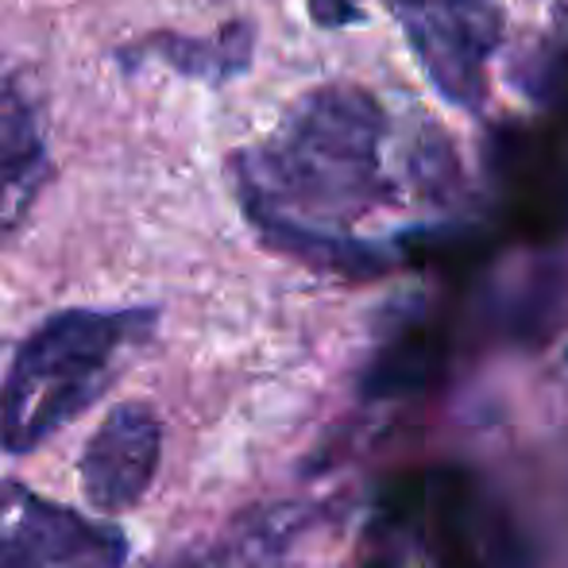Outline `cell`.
I'll list each match as a JSON object with an SVG mask.
<instances>
[{
  "instance_id": "1",
  "label": "cell",
  "mask_w": 568,
  "mask_h": 568,
  "mask_svg": "<svg viewBox=\"0 0 568 568\" xmlns=\"http://www.w3.org/2000/svg\"><path fill=\"white\" fill-rule=\"evenodd\" d=\"M229 174L247 225L275 252L344 278L395 267L398 244L356 236L398 197L390 116L364 85L306 90L260 143L229 159Z\"/></svg>"
},
{
  "instance_id": "2",
  "label": "cell",
  "mask_w": 568,
  "mask_h": 568,
  "mask_svg": "<svg viewBox=\"0 0 568 568\" xmlns=\"http://www.w3.org/2000/svg\"><path fill=\"white\" fill-rule=\"evenodd\" d=\"M159 310H59L16 348L0 383V449L23 456L67 429L155 337Z\"/></svg>"
},
{
  "instance_id": "3",
  "label": "cell",
  "mask_w": 568,
  "mask_h": 568,
  "mask_svg": "<svg viewBox=\"0 0 568 568\" xmlns=\"http://www.w3.org/2000/svg\"><path fill=\"white\" fill-rule=\"evenodd\" d=\"M383 510L414 526L442 568H530L523 534L491 491L464 468L398 479Z\"/></svg>"
},
{
  "instance_id": "4",
  "label": "cell",
  "mask_w": 568,
  "mask_h": 568,
  "mask_svg": "<svg viewBox=\"0 0 568 568\" xmlns=\"http://www.w3.org/2000/svg\"><path fill=\"white\" fill-rule=\"evenodd\" d=\"M484 174L503 236L557 244L568 236V132L541 116L491 128Z\"/></svg>"
},
{
  "instance_id": "5",
  "label": "cell",
  "mask_w": 568,
  "mask_h": 568,
  "mask_svg": "<svg viewBox=\"0 0 568 568\" xmlns=\"http://www.w3.org/2000/svg\"><path fill=\"white\" fill-rule=\"evenodd\" d=\"M418 67L449 105L479 113L491 90V59L507 16L495 0H383Z\"/></svg>"
},
{
  "instance_id": "6",
  "label": "cell",
  "mask_w": 568,
  "mask_h": 568,
  "mask_svg": "<svg viewBox=\"0 0 568 568\" xmlns=\"http://www.w3.org/2000/svg\"><path fill=\"white\" fill-rule=\"evenodd\" d=\"M128 538L43 499L23 484H0V568H124Z\"/></svg>"
},
{
  "instance_id": "7",
  "label": "cell",
  "mask_w": 568,
  "mask_h": 568,
  "mask_svg": "<svg viewBox=\"0 0 568 568\" xmlns=\"http://www.w3.org/2000/svg\"><path fill=\"white\" fill-rule=\"evenodd\" d=\"M163 456V426L148 403H120L82 453V495L93 510H128L143 499Z\"/></svg>"
},
{
  "instance_id": "8",
  "label": "cell",
  "mask_w": 568,
  "mask_h": 568,
  "mask_svg": "<svg viewBox=\"0 0 568 568\" xmlns=\"http://www.w3.org/2000/svg\"><path fill=\"white\" fill-rule=\"evenodd\" d=\"M51 179L43 113L20 74H0V240L20 229Z\"/></svg>"
},
{
  "instance_id": "9",
  "label": "cell",
  "mask_w": 568,
  "mask_h": 568,
  "mask_svg": "<svg viewBox=\"0 0 568 568\" xmlns=\"http://www.w3.org/2000/svg\"><path fill=\"white\" fill-rule=\"evenodd\" d=\"M255 54V28L247 20L221 23L213 36H182V31H148L132 43L116 47V67L140 74L143 67H166L190 82L225 85L247 74Z\"/></svg>"
},
{
  "instance_id": "10",
  "label": "cell",
  "mask_w": 568,
  "mask_h": 568,
  "mask_svg": "<svg viewBox=\"0 0 568 568\" xmlns=\"http://www.w3.org/2000/svg\"><path fill=\"white\" fill-rule=\"evenodd\" d=\"M453 352V325L445 314L406 317L390 337L375 348L364 372V395L395 398L429 387L445 372V356Z\"/></svg>"
},
{
  "instance_id": "11",
  "label": "cell",
  "mask_w": 568,
  "mask_h": 568,
  "mask_svg": "<svg viewBox=\"0 0 568 568\" xmlns=\"http://www.w3.org/2000/svg\"><path fill=\"white\" fill-rule=\"evenodd\" d=\"M518 82H523V93L530 98L534 116L568 132V4L557 8L554 23L541 36V43L530 51Z\"/></svg>"
},
{
  "instance_id": "12",
  "label": "cell",
  "mask_w": 568,
  "mask_h": 568,
  "mask_svg": "<svg viewBox=\"0 0 568 568\" xmlns=\"http://www.w3.org/2000/svg\"><path fill=\"white\" fill-rule=\"evenodd\" d=\"M306 8L317 28H348L364 20V8L356 0H306Z\"/></svg>"
},
{
  "instance_id": "13",
  "label": "cell",
  "mask_w": 568,
  "mask_h": 568,
  "mask_svg": "<svg viewBox=\"0 0 568 568\" xmlns=\"http://www.w3.org/2000/svg\"><path fill=\"white\" fill-rule=\"evenodd\" d=\"M364 568H398V565H395V557L379 554V557H372V561H367Z\"/></svg>"
},
{
  "instance_id": "14",
  "label": "cell",
  "mask_w": 568,
  "mask_h": 568,
  "mask_svg": "<svg viewBox=\"0 0 568 568\" xmlns=\"http://www.w3.org/2000/svg\"><path fill=\"white\" fill-rule=\"evenodd\" d=\"M155 568H210L202 561H190V557H182V561H166V565H155Z\"/></svg>"
}]
</instances>
